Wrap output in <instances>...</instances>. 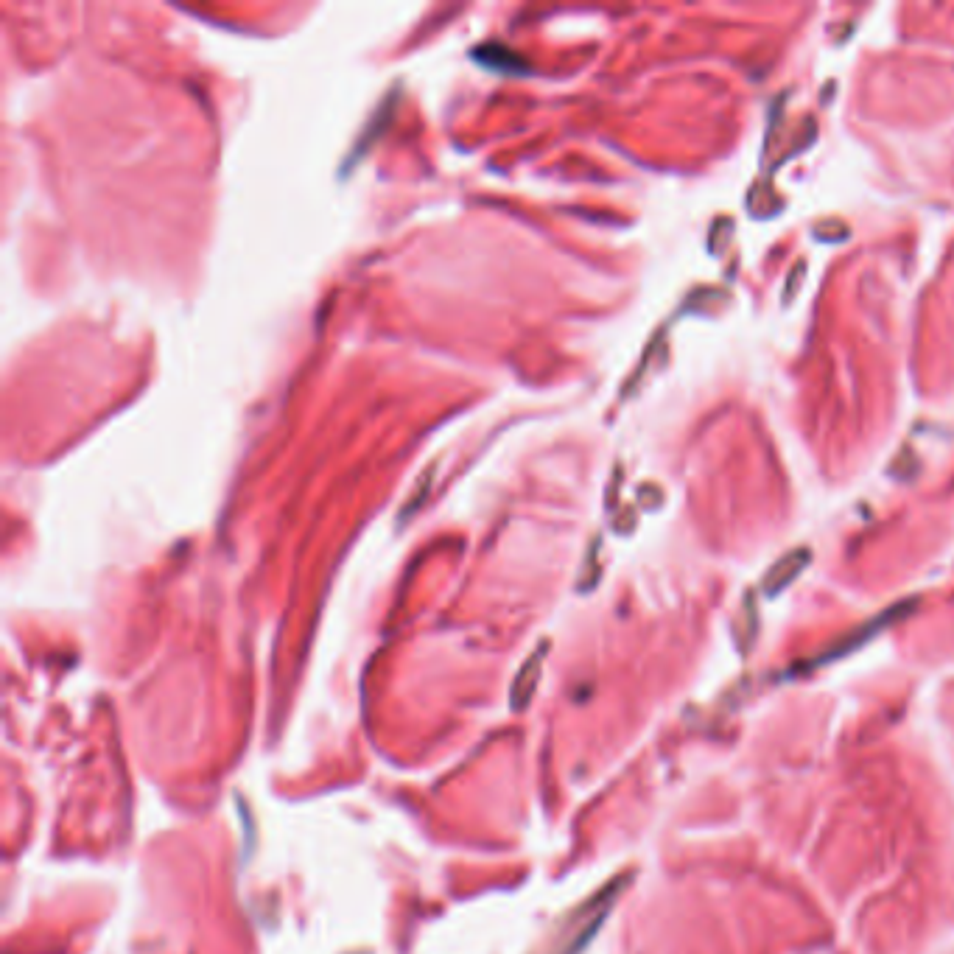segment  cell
Wrapping results in <instances>:
<instances>
[{
	"instance_id": "obj_2",
	"label": "cell",
	"mask_w": 954,
	"mask_h": 954,
	"mask_svg": "<svg viewBox=\"0 0 954 954\" xmlns=\"http://www.w3.org/2000/svg\"><path fill=\"white\" fill-rule=\"evenodd\" d=\"M540 672V652H535L529 661L521 669V675L515 680V686H512V708H526L529 703V697L535 692V675Z\"/></svg>"
},
{
	"instance_id": "obj_1",
	"label": "cell",
	"mask_w": 954,
	"mask_h": 954,
	"mask_svg": "<svg viewBox=\"0 0 954 954\" xmlns=\"http://www.w3.org/2000/svg\"><path fill=\"white\" fill-rule=\"evenodd\" d=\"M476 62H482L484 68L490 70H501V73H524L526 62L518 54H512L510 48H504V45H498V42H487L482 45L476 54H473Z\"/></svg>"
},
{
	"instance_id": "obj_3",
	"label": "cell",
	"mask_w": 954,
	"mask_h": 954,
	"mask_svg": "<svg viewBox=\"0 0 954 954\" xmlns=\"http://www.w3.org/2000/svg\"><path fill=\"white\" fill-rule=\"evenodd\" d=\"M431 479H434V468H429V473H423V479H420V484L415 487V496H412V501H409L406 507H401V524L403 521H409V518H412V512L423 504V498L429 496Z\"/></svg>"
}]
</instances>
